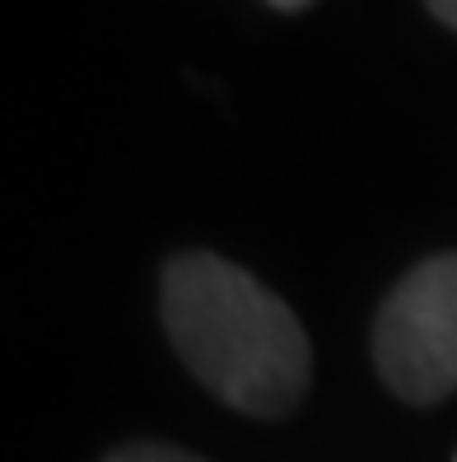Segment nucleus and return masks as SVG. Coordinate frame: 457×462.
<instances>
[{
    "label": "nucleus",
    "mask_w": 457,
    "mask_h": 462,
    "mask_svg": "<svg viewBox=\"0 0 457 462\" xmlns=\"http://www.w3.org/2000/svg\"><path fill=\"white\" fill-rule=\"evenodd\" d=\"M159 318L178 360L229 411L285 420L313 383V341L280 294L220 253H173L159 271Z\"/></svg>",
    "instance_id": "1"
},
{
    "label": "nucleus",
    "mask_w": 457,
    "mask_h": 462,
    "mask_svg": "<svg viewBox=\"0 0 457 462\" xmlns=\"http://www.w3.org/2000/svg\"><path fill=\"white\" fill-rule=\"evenodd\" d=\"M373 369L392 397L439 406L457 393V253H434L401 276L373 318Z\"/></svg>",
    "instance_id": "2"
},
{
    "label": "nucleus",
    "mask_w": 457,
    "mask_h": 462,
    "mask_svg": "<svg viewBox=\"0 0 457 462\" xmlns=\"http://www.w3.org/2000/svg\"><path fill=\"white\" fill-rule=\"evenodd\" d=\"M103 462H206V457L187 453V448H178V444H164V439H141V444L113 448Z\"/></svg>",
    "instance_id": "3"
},
{
    "label": "nucleus",
    "mask_w": 457,
    "mask_h": 462,
    "mask_svg": "<svg viewBox=\"0 0 457 462\" xmlns=\"http://www.w3.org/2000/svg\"><path fill=\"white\" fill-rule=\"evenodd\" d=\"M429 14H434L439 23H448V29H457V0H425Z\"/></svg>",
    "instance_id": "4"
},
{
    "label": "nucleus",
    "mask_w": 457,
    "mask_h": 462,
    "mask_svg": "<svg viewBox=\"0 0 457 462\" xmlns=\"http://www.w3.org/2000/svg\"><path fill=\"white\" fill-rule=\"evenodd\" d=\"M266 5H276V10H304L308 0H266Z\"/></svg>",
    "instance_id": "5"
},
{
    "label": "nucleus",
    "mask_w": 457,
    "mask_h": 462,
    "mask_svg": "<svg viewBox=\"0 0 457 462\" xmlns=\"http://www.w3.org/2000/svg\"><path fill=\"white\" fill-rule=\"evenodd\" d=\"M452 462H457V457H452Z\"/></svg>",
    "instance_id": "6"
}]
</instances>
